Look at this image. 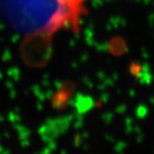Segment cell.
I'll return each instance as SVG.
<instances>
[{
	"instance_id": "2",
	"label": "cell",
	"mask_w": 154,
	"mask_h": 154,
	"mask_svg": "<svg viewBox=\"0 0 154 154\" xmlns=\"http://www.w3.org/2000/svg\"><path fill=\"white\" fill-rule=\"evenodd\" d=\"M51 36L45 32L29 33L21 45L23 61L29 66L43 67L51 56Z\"/></svg>"
},
{
	"instance_id": "1",
	"label": "cell",
	"mask_w": 154,
	"mask_h": 154,
	"mask_svg": "<svg viewBox=\"0 0 154 154\" xmlns=\"http://www.w3.org/2000/svg\"><path fill=\"white\" fill-rule=\"evenodd\" d=\"M13 27L26 33L52 34L62 28L77 32L86 0H0Z\"/></svg>"
}]
</instances>
